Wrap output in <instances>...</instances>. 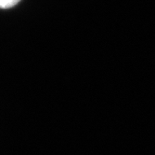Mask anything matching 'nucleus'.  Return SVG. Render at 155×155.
<instances>
[{
    "label": "nucleus",
    "instance_id": "obj_1",
    "mask_svg": "<svg viewBox=\"0 0 155 155\" xmlns=\"http://www.w3.org/2000/svg\"><path fill=\"white\" fill-rule=\"evenodd\" d=\"M21 0H0V9H8L17 5Z\"/></svg>",
    "mask_w": 155,
    "mask_h": 155
}]
</instances>
